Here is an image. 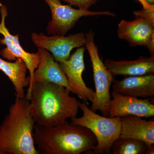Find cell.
<instances>
[{
  "instance_id": "1",
  "label": "cell",
  "mask_w": 154,
  "mask_h": 154,
  "mask_svg": "<svg viewBox=\"0 0 154 154\" xmlns=\"http://www.w3.org/2000/svg\"><path fill=\"white\" fill-rule=\"evenodd\" d=\"M71 91L54 83H33L30 102V113L35 124L54 126L67 119L76 117L79 102Z\"/></svg>"
},
{
  "instance_id": "2",
  "label": "cell",
  "mask_w": 154,
  "mask_h": 154,
  "mask_svg": "<svg viewBox=\"0 0 154 154\" xmlns=\"http://www.w3.org/2000/svg\"><path fill=\"white\" fill-rule=\"evenodd\" d=\"M33 137L38 154H88L97 143L90 129L67 120L54 126L35 124Z\"/></svg>"
},
{
  "instance_id": "3",
  "label": "cell",
  "mask_w": 154,
  "mask_h": 154,
  "mask_svg": "<svg viewBox=\"0 0 154 154\" xmlns=\"http://www.w3.org/2000/svg\"><path fill=\"white\" fill-rule=\"evenodd\" d=\"M35 124L29 101L16 97L0 125V154H38L33 140Z\"/></svg>"
},
{
  "instance_id": "4",
  "label": "cell",
  "mask_w": 154,
  "mask_h": 154,
  "mask_svg": "<svg viewBox=\"0 0 154 154\" xmlns=\"http://www.w3.org/2000/svg\"><path fill=\"white\" fill-rule=\"evenodd\" d=\"M79 108L82 111V116L71 118V123L87 128L94 134L97 143L91 152L93 154L110 153L112 144L120 137L121 117L101 116L91 110L84 102H79Z\"/></svg>"
},
{
  "instance_id": "5",
  "label": "cell",
  "mask_w": 154,
  "mask_h": 154,
  "mask_svg": "<svg viewBox=\"0 0 154 154\" xmlns=\"http://www.w3.org/2000/svg\"><path fill=\"white\" fill-rule=\"evenodd\" d=\"M95 33L91 30L85 34L86 44L94 72L96 91L90 109L94 112L99 110L103 116L108 115L109 103L111 99L110 88L114 78L107 70L101 58L94 42Z\"/></svg>"
},
{
  "instance_id": "6",
  "label": "cell",
  "mask_w": 154,
  "mask_h": 154,
  "mask_svg": "<svg viewBox=\"0 0 154 154\" xmlns=\"http://www.w3.org/2000/svg\"><path fill=\"white\" fill-rule=\"evenodd\" d=\"M133 14L134 20H122L119 22L118 37L127 42L131 47L146 48L154 56V7L134 11Z\"/></svg>"
},
{
  "instance_id": "7",
  "label": "cell",
  "mask_w": 154,
  "mask_h": 154,
  "mask_svg": "<svg viewBox=\"0 0 154 154\" xmlns=\"http://www.w3.org/2000/svg\"><path fill=\"white\" fill-rule=\"evenodd\" d=\"M0 13L1 15L0 33L3 36V38L0 39V43L6 45L5 48L0 51V55L8 60H15L16 59L21 58L25 63L29 71L30 80L27 93L25 95V99L29 101L33 86V75L40 60L39 54L38 51L36 53H30L25 51L19 42V34L12 35L9 32L5 25L6 18L8 16V9L5 5H1Z\"/></svg>"
},
{
  "instance_id": "8",
  "label": "cell",
  "mask_w": 154,
  "mask_h": 154,
  "mask_svg": "<svg viewBox=\"0 0 154 154\" xmlns=\"http://www.w3.org/2000/svg\"><path fill=\"white\" fill-rule=\"evenodd\" d=\"M51 9V19L48 23L46 30L48 35L65 36L74 27L82 17L88 16L115 17L109 11H91L73 8L70 5H62L60 0H44Z\"/></svg>"
},
{
  "instance_id": "9",
  "label": "cell",
  "mask_w": 154,
  "mask_h": 154,
  "mask_svg": "<svg viewBox=\"0 0 154 154\" xmlns=\"http://www.w3.org/2000/svg\"><path fill=\"white\" fill-rule=\"evenodd\" d=\"M31 38L36 46L47 50L58 63L68 60L72 50L83 46L86 42L85 34L82 32L67 36H47L42 32L39 34L33 32Z\"/></svg>"
},
{
  "instance_id": "10",
  "label": "cell",
  "mask_w": 154,
  "mask_h": 154,
  "mask_svg": "<svg viewBox=\"0 0 154 154\" xmlns=\"http://www.w3.org/2000/svg\"><path fill=\"white\" fill-rule=\"evenodd\" d=\"M85 48H78L68 60L59 62L63 71L67 77L72 92L76 95L87 105L94 100L95 91L86 85L82 78L85 70L84 54Z\"/></svg>"
},
{
  "instance_id": "11",
  "label": "cell",
  "mask_w": 154,
  "mask_h": 154,
  "mask_svg": "<svg viewBox=\"0 0 154 154\" xmlns=\"http://www.w3.org/2000/svg\"><path fill=\"white\" fill-rule=\"evenodd\" d=\"M108 109L110 117L134 115L142 118H149L154 116V100L152 97L140 99L137 97L124 96L113 91L110 93Z\"/></svg>"
},
{
  "instance_id": "12",
  "label": "cell",
  "mask_w": 154,
  "mask_h": 154,
  "mask_svg": "<svg viewBox=\"0 0 154 154\" xmlns=\"http://www.w3.org/2000/svg\"><path fill=\"white\" fill-rule=\"evenodd\" d=\"M37 51L40 60L34 72L33 85L36 82L54 83L65 87L72 92L66 75L52 54L47 50L41 48H38Z\"/></svg>"
},
{
  "instance_id": "13",
  "label": "cell",
  "mask_w": 154,
  "mask_h": 154,
  "mask_svg": "<svg viewBox=\"0 0 154 154\" xmlns=\"http://www.w3.org/2000/svg\"><path fill=\"white\" fill-rule=\"evenodd\" d=\"M154 74L130 76L120 81L114 79L112 84L113 91L124 96L142 99L152 98L154 96Z\"/></svg>"
},
{
  "instance_id": "14",
  "label": "cell",
  "mask_w": 154,
  "mask_h": 154,
  "mask_svg": "<svg viewBox=\"0 0 154 154\" xmlns=\"http://www.w3.org/2000/svg\"><path fill=\"white\" fill-rule=\"evenodd\" d=\"M119 137L138 140L147 145L154 144V121H147L137 116H122Z\"/></svg>"
},
{
  "instance_id": "15",
  "label": "cell",
  "mask_w": 154,
  "mask_h": 154,
  "mask_svg": "<svg viewBox=\"0 0 154 154\" xmlns=\"http://www.w3.org/2000/svg\"><path fill=\"white\" fill-rule=\"evenodd\" d=\"M104 64L113 77L142 75L154 73V56H141L132 60L116 61L107 59Z\"/></svg>"
},
{
  "instance_id": "16",
  "label": "cell",
  "mask_w": 154,
  "mask_h": 154,
  "mask_svg": "<svg viewBox=\"0 0 154 154\" xmlns=\"http://www.w3.org/2000/svg\"><path fill=\"white\" fill-rule=\"evenodd\" d=\"M27 68L24 61L16 59L14 62H10L0 57V70L2 71L14 85L16 97L25 98L24 88L30 84L29 76L27 77Z\"/></svg>"
},
{
  "instance_id": "17",
  "label": "cell",
  "mask_w": 154,
  "mask_h": 154,
  "mask_svg": "<svg viewBox=\"0 0 154 154\" xmlns=\"http://www.w3.org/2000/svg\"><path fill=\"white\" fill-rule=\"evenodd\" d=\"M148 145L142 141L119 137L113 142L111 152L113 154H146Z\"/></svg>"
},
{
  "instance_id": "18",
  "label": "cell",
  "mask_w": 154,
  "mask_h": 154,
  "mask_svg": "<svg viewBox=\"0 0 154 154\" xmlns=\"http://www.w3.org/2000/svg\"><path fill=\"white\" fill-rule=\"evenodd\" d=\"M71 6H75L79 9L87 11L91 6L96 4L98 0H62Z\"/></svg>"
},
{
  "instance_id": "19",
  "label": "cell",
  "mask_w": 154,
  "mask_h": 154,
  "mask_svg": "<svg viewBox=\"0 0 154 154\" xmlns=\"http://www.w3.org/2000/svg\"><path fill=\"white\" fill-rule=\"evenodd\" d=\"M138 2H139L140 3L141 5L143 6V9H146L149 8H150L153 5H149L147 4L145 0H137Z\"/></svg>"
},
{
  "instance_id": "20",
  "label": "cell",
  "mask_w": 154,
  "mask_h": 154,
  "mask_svg": "<svg viewBox=\"0 0 154 154\" xmlns=\"http://www.w3.org/2000/svg\"><path fill=\"white\" fill-rule=\"evenodd\" d=\"M154 153V144L148 145V149L146 154H153Z\"/></svg>"
},
{
  "instance_id": "21",
  "label": "cell",
  "mask_w": 154,
  "mask_h": 154,
  "mask_svg": "<svg viewBox=\"0 0 154 154\" xmlns=\"http://www.w3.org/2000/svg\"><path fill=\"white\" fill-rule=\"evenodd\" d=\"M145 1L150 5H154V0H145Z\"/></svg>"
}]
</instances>
